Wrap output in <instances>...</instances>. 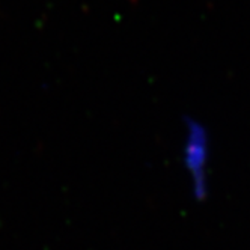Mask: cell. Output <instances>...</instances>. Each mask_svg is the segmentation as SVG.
I'll use <instances>...</instances> for the list:
<instances>
[{
	"label": "cell",
	"mask_w": 250,
	"mask_h": 250,
	"mask_svg": "<svg viewBox=\"0 0 250 250\" xmlns=\"http://www.w3.org/2000/svg\"><path fill=\"white\" fill-rule=\"evenodd\" d=\"M209 146L205 131L199 125H191L184 146V167L190 176L191 191L196 201L208 196V163Z\"/></svg>",
	"instance_id": "obj_1"
}]
</instances>
